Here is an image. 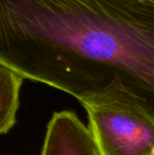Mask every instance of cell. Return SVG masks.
<instances>
[{"mask_svg":"<svg viewBox=\"0 0 154 155\" xmlns=\"http://www.w3.org/2000/svg\"><path fill=\"white\" fill-rule=\"evenodd\" d=\"M41 155H100L89 129L70 111L56 112L46 128Z\"/></svg>","mask_w":154,"mask_h":155,"instance_id":"3957f363","label":"cell"},{"mask_svg":"<svg viewBox=\"0 0 154 155\" xmlns=\"http://www.w3.org/2000/svg\"><path fill=\"white\" fill-rule=\"evenodd\" d=\"M0 64L75 97L154 119V1L0 0Z\"/></svg>","mask_w":154,"mask_h":155,"instance_id":"6da1fadb","label":"cell"},{"mask_svg":"<svg viewBox=\"0 0 154 155\" xmlns=\"http://www.w3.org/2000/svg\"><path fill=\"white\" fill-rule=\"evenodd\" d=\"M23 81V77L0 64V135L6 134L16 123Z\"/></svg>","mask_w":154,"mask_h":155,"instance_id":"277c9868","label":"cell"},{"mask_svg":"<svg viewBox=\"0 0 154 155\" xmlns=\"http://www.w3.org/2000/svg\"><path fill=\"white\" fill-rule=\"evenodd\" d=\"M152 1H153V0H152Z\"/></svg>","mask_w":154,"mask_h":155,"instance_id":"5b68a950","label":"cell"},{"mask_svg":"<svg viewBox=\"0 0 154 155\" xmlns=\"http://www.w3.org/2000/svg\"><path fill=\"white\" fill-rule=\"evenodd\" d=\"M100 155H154V119L132 104L98 101L83 105Z\"/></svg>","mask_w":154,"mask_h":155,"instance_id":"7a4b0ae2","label":"cell"}]
</instances>
